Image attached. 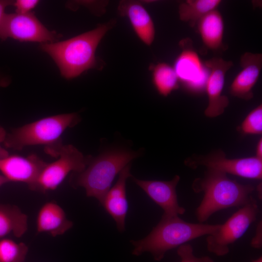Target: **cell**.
<instances>
[{
    "label": "cell",
    "instance_id": "cell-1",
    "mask_svg": "<svg viewBox=\"0 0 262 262\" xmlns=\"http://www.w3.org/2000/svg\"><path fill=\"white\" fill-rule=\"evenodd\" d=\"M111 25L109 23L100 25L66 40L41 44L40 48L53 59L61 75L71 79L96 67L97 48Z\"/></svg>",
    "mask_w": 262,
    "mask_h": 262
},
{
    "label": "cell",
    "instance_id": "cell-2",
    "mask_svg": "<svg viewBox=\"0 0 262 262\" xmlns=\"http://www.w3.org/2000/svg\"><path fill=\"white\" fill-rule=\"evenodd\" d=\"M203 197L196 211L199 223H203L213 213L231 207H241L253 199L255 187L241 184L217 170L207 169L204 176L196 179L192 185Z\"/></svg>",
    "mask_w": 262,
    "mask_h": 262
},
{
    "label": "cell",
    "instance_id": "cell-3",
    "mask_svg": "<svg viewBox=\"0 0 262 262\" xmlns=\"http://www.w3.org/2000/svg\"><path fill=\"white\" fill-rule=\"evenodd\" d=\"M220 224L192 223L179 216L163 215L158 224L144 238L131 243L134 246L132 253L136 256L149 252L154 260L161 261L165 254L194 239L214 232Z\"/></svg>",
    "mask_w": 262,
    "mask_h": 262
},
{
    "label": "cell",
    "instance_id": "cell-4",
    "mask_svg": "<svg viewBox=\"0 0 262 262\" xmlns=\"http://www.w3.org/2000/svg\"><path fill=\"white\" fill-rule=\"evenodd\" d=\"M81 121L76 113L44 117L7 132L3 146L6 148L20 150L28 146L44 145L46 152L53 157L63 145L61 136L68 128Z\"/></svg>",
    "mask_w": 262,
    "mask_h": 262
},
{
    "label": "cell",
    "instance_id": "cell-5",
    "mask_svg": "<svg viewBox=\"0 0 262 262\" xmlns=\"http://www.w3.org/2000/svg\"><path fill=\"white\" fill-rule=\"evenodd\" d=\"M138 154L115 149L106 151L95 158H89L82 171L73 173L72 185L76 187H83L88 197L96 198L101 205L116 176L138 157Z\"/></svg>",
    "mask_w": 262,
    "mask_h": 262
},
{
    "label": "cell",
    "instance_id": "cell-6",
    "mask_svg": "<svg viewBox=\"0 0 262 262\" xmlns=\"http://www.w3.org/2000/svg\"><path fill=\"white\" fill-rule=\"evenodd\" d=\"M258 212V206L254 198L240 207L224 224H220L214 232L207 235L208 250L218 256L227 255L229 246L246 233L256 220Z\"/></svg>",
    "mask_w": 262,
    "mask_h": 262
},
{
    "label": "cell",
    "instance_id": "cell-7",
    "mask_svg": "<svg viewBox=\"0 0 262 262\" xmlns=\"http://www.w3.org/2000/svg\"><path fill=\"white\" fill-rule=\"evenodd\" d=\"M57 159L46 164L41 171L32 190L43 193L57 189L70 172L80 173L86 167L89 158L72 145H62Z\"/></svg>",
    "mask_w": 262,
    "mask_h": 262
},
{
    "label": "cell",
    "instance_id": "cell-8",
    "mask_svg": "<svg viewBox=\"0 0 262 262\" xmlns=\"http://www.w3.org/2000/svg\"><path fill=\"white\" fill-rule=\"evenodd\" d=\"M59 35L49 30L32 12L20 14H6L0 30V39L8 38L20 42H54Z\"/></svg>",
    "mask_w": 262,
    "mask_h": 262
},
{
    "label": "cell",
    "instance_id": "cell-9",
    "mask_svg": "<svg viewBox=\"0 0 262 262\" xmlns=\"http://www.w3.org/2000/svg\"><path fill=\"white\" fill-rule=\"evenodd\" d=\"M186 165L196 168L203 166L212 169L244 178L261 180L262 159L256 156L230 159L222 151H218L205 156L196 157L186 162Z\"/></svg>",
    "mask_w": 262,
    "mask_h": 262
},
{
    "label": "cell",
    "instance_id": "cell-10",
    "mask_svg": "<svg viewBox=\"0 0 262 262\" xmlns=\"http://www.w3.org/2000/svg\"><path fill=\"white\" fill-rule=\"evenodd\" d=\"M209 70L205 90L208 104L204 111L206 116L215 117L221 115L229 104L228 98L222 94L227 71L232 66L231 61L220 57H213L205 62Z\"/></svg>",
    "mask_w": 262,
    "mask_h": 262
},
{
    "label": "cell",
    "instance_id": "cell-11",
    "mask_svg": "<svg viewBox=\"0 0 262 262\" xmlns=\"http://www.w3.org/2000/svg\"><path fill=\"white\" fill-rule=\"evenodd\" d=\"M173 67L180 83L193 92L205 89L209 70L193 49L186 48L176 58Z\"/></svg>",
    "mask_w": 262,
    "mask_h": 262
},
{
    "label": "cell",
    "instance_id": "cell-12",
    "mask_svg": "<svg viewBox=\"0 0 262 262\" xmlns=\"http://www.w3.org/2000/svg\"><path fill=\"white\" fill-rule=\"evenodd\" d=\"M46 162L35 154L8 155L0 159V172L8 181L26 183L32 190Z\"/></svg>",
    "mask_w": 262,
    "mask_h": 262
},
{
    "label": "cell",
    "instance_id": "cell-13",
    "mask_svg": "<svg viewBox=\"0 0 262 262\" xmlns=\"http://www.w3.org/2000/svg\"><path fill=\"white\" fill-rule=\"evenodd\" d=\"M134 182L164 210L163 215L179 216L185 209L178 202L176 187L180 180L176 175L169 181L142 180L133 178Z\"/></svg>",
    "mask_w": 262,
    "mask_h": 262
},
{
    "label": "cell",
    "instance_id": "cell-14",
    "mask_svg": "<svg viewBox=\"0 0 262 262\" xmlns=\"http://www.w3.org/2000/svg\"><path fill=\"white\" fill-rule=\"evenodd\" d=\"M240 62L242 70L231 83L229 91L232 96L248 100L253 97L252 90L262 69V54L245 52Z\"/></svg>",
    "mask_w": 262,
    "mask_h": 262
},
{
    "label": "cell",
    "instance_id": "cell-15",
    "mask_svg": "<svg viewBox=\"0 0 262 262\" xmlns=\"http://www.w3.org/2000/svg\"><path fill=\"white\" fill-rule=\"evenodd\" d=\"M130 168L129 164L120 171L115 184L107 193L101 204L114 219L120 232L125 230V218L128 210L126 184L127 179L131 177Z\"/></svg>",
    "mask_w": 262,
    "mask_h": 262
},
{
    "label": "cell",
    "instance_id": "cell-16",
    "mask_svg": "<svg viewBox=\"0 0 262 262\" xmlns=\"http://www.w3.org/2000/svg\"><path fill=\"white\" fill-rule=\"evenodd\" d=\"M118 9L121 15L128 17L141 41L150 45L155 38V27L152 18L143 5L136 1H123L120 3Z\"/></svg>",
    "mask_w": 262,
    "mask_h": 262
},
{
    "label": "cell",
    "instance_id": "cell-17",
    "mask_svg": "<svg viewBox=\"0 0 262 262\" xmlns=\"http://www.w3.org/2000/svg\"><path fill=\"white\" fill-rule=\"evenodd\" d=\"M38 233H47L53 237L64 234L70 229L73 222L66 218L63 209L57 203L49 201L39 209L36 220Z\"/></svg>",
    "mask_w": 262,
    "mask_h": 262
},
{
    "label": "cell",
    "instance_id": "cell-18",
    "mask_svg": "<svg viewBox=\"0 0 262 262\" xmlns=\"http://www.w3.org/2000/svg\"><path fill=\"white\" fill-rule=\"evenodd\" d=\"M196 25L202 42L207 48L215 51L225 49L223 43L224 23L219 11L215 9L209 12Z\"/></svg>",
    "mask_w": 262,
    "mask_h": 262
},
{
    "label": "cell",
    "instance_id": "cell-19",
    "mask_svg": "<svg viewBox=\"0 0 262 262\" xmlns=\"http://www.w3.org/2000/svg\"><path fill=\"white\" fill-rule=\"evenodd\" d=\"M28 229V217L16 206L0 203V239L12 234L21 237Z\"/></svg>",
    "mask_w": 262,
    "mask_h": 262
},
{
    "label": "cell",
    "instance_id": "cell-20",
    "mask_svg": "<svg viewBox=\"0 0 262 262\" xmlns=\"http://www.w3.org/2000/svg\"><path fill=\"white\" fill-rule=\"evenodd\" d=\"M220 0H187L179 6L180 19L187 22L191 27L209 12L217 9L221 4Z\"/></svg>",
    "mask_w": 262,
    "mask_h": 262
},
{
    "label": "cell",
    "instance_id": "cell-21",
    "mask_svg": "<svg viewBox=\"0 0 262 262\" xmlns=\"http://www.w3.org/2000/svg\"><path fill=\"white\" fill-rule=\"evenodd\" d=\"M152 79L159 94L168 96L179 87V81L173 67L165 63H159L152 68Z\"/></svg>",
    "mask_w": 262,
    "mask_h": 262
},
{
    "label": "cell",
    "instance_id": "cell-22",
    "mask_svg": "<svg viewBox=\"0 0 262 262\" xmlns=\"http://www.w3.org/2000/svg\"><path fill=\"white\" fill-rule=\"evenodd\" d=\"M28 251L23 243L7 238L0 239V262H24Z\"/></svg>",
    "mask_w": 262,
    "mask_h": 262
},
{
    "label": "cell",
    "instance_id": "cell-23",
    "mask_svg": "<svg viewBox=\"0 0 262 262\" xmlns=\"http://www.w3.org/2000/svg\"><path fill=\"white\" fill-rule=\"evenodd\" d=\"M239 131L245 135L262 133V104L252 110L239 127Z\"/></svg>",
    "mask_w": 262,
    "mask_h": 262
},
{
    "label": "cell",
    "instance_id": "cell-24",
    "mask_svg": "<svg viewBox=\"0 0 262 262\" xmlns=\"http://www.w3.org/2000/svg\"><path fill=\"white\" fill-rule=\"evenodd\" d=\"M177 254L180 258V262H214L209 256L196 257L194 254L193 247L188 243L178 247Z\"/></svg>",
    "mask_w": 262,
    "mask_h": 262
},
{
    "label": "cell",
    "instance_id": "cell-25",
    "mask_svg": "<svg viewBox=\"0 0 262 262\" xmlns=\"http://www.w3.org/2000/svg\"><path fill=\"white\" fill-rule=\"evenodd\" d=\"M38 0H16L14 1L13 6L17 14H26L31 13L39 3Z\"/></svg>",
    "mask_w": 262,
    "mask_h": 262
},
{
    "label": "cell",
    "instance_id": "cell-26",
    "mask_svg": "<svg viewBox=\"0 0 262 262\" xmlns=\"http://www.w3.org/2000/svg\"><path fill=\"white\" fill-rule=\"evenodd\" d=\"M256 229L255 234L251 241L250 245L254 248L260 249L262 246V221L258 222Z\"/></svg>",
    "mask_w": 262,
    "mask_h": 262
},
{
    "label": "cell",
    "instance_id": "cell-27",
    "mask_svg": "<svg viewBox=\"0 0 262 262\" xmlns=\"http://www.w3.org/2000/svg\"><path fill=\"white\" fill-rule=\"evenodd\" d=\"M13 0H0V30L4 21L5 16V10L6 7L13 5Z\"/></svg>",
    "mask_w": 262,
    "mask_h": 262
},
{
    "label": "cell",
    "instance_id": "cell-28",
    "mask_svg": "<svg viewBox=\"0 0 262 262\" xmlns=\"http://www.w3.org/2000/svg\"><path fill=\"white\" fill-rule=\"evenodd\" d=\"M7 132L3 127L0 125V159L8 156L9 153L6 149L2 146Z\"/></svg>",
    "mask_w": 262,
    "mask_h": 262
},
{
    "label": "cell",
    "instance_id": "cell-29",
    "mask_svg": "<svg viewBox=\"0 0 262 262\" xmlns=\"http://www.w3.org/2000/svg\"><path fill=\"white\" fill-rule=\"evenodd\" d=\"M10 83L11 79L9 77L0 73V87H6Z\"/></svg>",
    "mask_w": 262,
    "mask_h": 262
},
{
    "label": "cell",
    "instance_id": "cell-30",
    "mask_svg": "<svg viewBox=\"0 0 262 262\" xmlns=\"http://www.w3.org/2000/svg\"><path fill=\"white\" fill-rule=\"evenodd\" d=\"M256 155L255 156L259 159H262V138H261L256 145Z\"/></svg>",
    "mask_w": 262,
    "mask_h": 262
},
{
    "label": "cell",
    "instance_id": "cell-31",
    "mask_svg": "<svg viewBox=\"0 0 262 262\" xmlns=\"http://www.w3.org/2000/svg\"><path fill=\"white\" fill-rule=\"evenodd\" d=\"M9 181L1 174H0V187L8 183Z\"/></svg>",
    "mask_w": 262,
    "mask_h": 262
},
{
    "label": "cell",
    "instance_id": "cell-32",
    "mask_svg": "<svg viewBox=\"0 0 262 262\" xmlns=\"http://www.w3.org/2000/svg\"><path fill=\"white\" fill-rule=\"evenodd\" d=\"M256 189L257 190L258 193V196L259 199H262V183H259L257 186Z\"/></svg>",
    "mask_w": 262,
    "mask_h": 262
},
{
    "label": "cell",
    "instance_id": "cell-33",
    "mask_svg": "<svg viewBox=\"0 0 262 262\" xmlns=\"http://www.w3.org/2000/svg\"><path fill=\"white\" fill-rule=\"evenodd\" d=\"M252 262H262V257H260L257 259L254 260Z\"/></svg>",
    "mask_w": 262,
    "mask_h": 262
}]
</instances>
